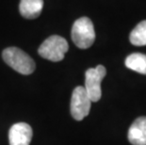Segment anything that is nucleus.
Segmentation results:
<instances>
[{
	"label": "nucleus",
	"mask_w": 146,
	"mask_h": 145,
	"mask_svg": "<svg viewBox=\"0 0 146 145\" xmlns=\"http://www.w3.org/2000/svg\"><path fill=\"white\" fill-rule=\"evenodd\" d=\"M3 60L9 66L22 75H30L35 70L34 60L21 49L8 47L2 53Z\"/></svg>",
	"instance_id": "nucleus-1"
},
{
	"label": "nucleus",
	"mask_w": 146,
	"mask_h": 145,
	"mask_svg": "<svg viewBox=\"0 0 146 145\" xmlns=\"http://www.w3.org/2000/svg\"><path fill=\"white\" fill-rule=\"evenodd\" d=\"M72 40L78 48L87 49L94 44L95 31L94 24L88 17H81L74 23L72 27Z\"/></svg>",
	"instance_id": "nucleus-2"
},
{
	"label": "nucleus",
	"mask_w": 146,
	"mask_h": 145,
	"mask_svg": "<svg viewBox=\"0 0 146 145\" xmlns=\"http://www.w3.org/2000/svg\"><path fill=\"white\" fill-rule=\"evenodd\" d=\"M69 45L64 38L58 35H53L47 38L39 47V55L42 58L50 61H60L64 58Z\"/></svg>",
	"instance_id": "nucleus-3"
},
{
	"label": "nucleus",
	"mask_w": 146,
	"mask_h": 145,
	"mask_svg": "<svg viewBox=\"0 0 146 145\" xmlns=\"http://www.w3.org/2000/svg\"><path fill=\"white\" fill-rule=\"evenodd\" d=\"M107 75V70L103 65L90 68L85 73V88L92 102H98L101 99V82Z\"/></svg>",
	"instance_id": "nucleus-4"
},
{
	"label": "nucleus",
	"mask_w": 146,
	"mask_h": 145,
	"mask_svg": "<svg viewBox=\"0 0 146 145\" xmlns=\"http://www.w3.org/2000/svg\"><path fill=\"white\" fill-rule=\"evenodd\" d=\"M92 101L86 89L82 86H78L73 91L71 98V115L76 121L82 120L89 115L91 110Z\"/></svg>",
	"instance_id": "nucleus-5"
},
{
	"label": "nucleus",
	"mask_w": 146,
	"mask_h": 145,
	"mask_svg": "<svg viewBox=\"0 0 146 145\" xmlns=\"http://www.w3.org/2000/svg\"><path fill=\"white\" fill-rule=\"evenodd\" d=\"M33 131L27 122H17L13 124L9 132L10 145H29L31 142Z\"/></svg>",
	"instance_id": "nucleus-6"
},
{
	"label": "nucleus",
	"mask_w": 146,
	"mask_h": 145,
	"mask_svg": "<svg viewBox=\"0 0 146 145\" xmlns=\"http://www.w3.org/2000/svg\"><path fill=\"white\" fill-rule=\"evenodd\" d=\"M127 137L132 145H146V117L135 120L130 126Z\"/></svg>",
	"instance_id": "nucleus-7"
},
{
	"label": "nucleus",
	"mask_w": 146,
	"mask_h": 145,
	"mask_svg": "<svg viewBox=\"0 0 146 145\" xmlns=\"http://www.w3.org/2000/svg\"><path fill=\"white\" fill-rule=\"evenodd\" d=\"M43 0H21L19 10L23 17L27 19H35L42 13Z\"/></svg>",
	"instance_id": "nucleus-8"
},
{
	"label": "nucleus",
	"mask_w": 146,
	"mask_h": 145,
	"mask_svg": "<svg viewBox=\"0 0 146 145\" xmlns=\"http://www.w3.org/2000/svg\"><path fill=\"white\" fill-rule=\"evenodd\" d=\"M125 66L137 73L146 75V55L141 53H133L125 60Z\"/></svg>",
	"instance_id": "nucleus-9"
},
{
	"label": "nucleus",
	"mask_w": 146,
	"mask_h": 145,
	"mask_svg": "<svg viewBox=\"0 0 146 145\" xmlns=\"http://www.w3.org/2000/svg\"><path fill=\"white\" fill-rule=\"evenodd\" d=\"M129 40L133 45H146V20L137 24V26L130 33Z\"/></svg>",
	"instance_id": "nucleus-10"
}]
</instances>
